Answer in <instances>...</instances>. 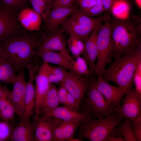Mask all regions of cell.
Returning <instances> with one entry per match:
<instances>
[{"label":"cell","mask_w":141,"mask_h":141,"mask_svg":"<svg viewBox=\"0 0 141 141\" xmlns=\"http://www.w3.org/2000/svg\"><path fill=\"white\" fill-rule=\"evenodd\" d=\"M80 10L83 13L90 17L96 16L105 12L101 0H97L96 4L90 9L84 10Z\"/></svg>","instance_id":"34"},{"label":"cell","mask_w":141,"mask_h":141,"mask_svg":"<svg viewBox=\"0 0 141 141\" xmlns=\"http://www.w3.org/2000/svg\"><path fill=\"white\" fill-rule=\"evenodd\" d=\"M67 42L70 52L75 57L81 54L84 49V43L77 38L70 36Z\"/></svg>","instance_id":"30"},{"label":"cell","mask_w":141,"mask_h":141,"mask_svg":"<svg viewBox=\"0 0 141 141\" xmlns=\"http://www.w3.org/2000/svg\"><path fill=\"white\" fill-rule=\"evenodd\" d=\"M4 55V50L1 46L0 45V55Z\"/></svg>","instance_id":"46"},{"label":"cell","mask_w":141,"mask_h":141,"mask_svg":"<svg viewBox=\"0 0 141 141\" xmlns=\"http://www.w3.org/2000/svg\"><path fill=\"white\" fill-rule=\"evenodd\" d=\"M41 114L61 119L63 121V124L81 122L88 121L92 119L91 116L86 112L80 113L64 107H57L53 109L43 111Z\"/></svg>","instance_id":"16"},{"label":"cell","mask_w":141,"mask_h":141,"mask_svg":"<svg viewBox=\"0 0 141 141\" xmlns=\"http://www.w3.org/2000/svg\"><path fill=\"white\" fill-rule=\"evenodd\" d=\"M60 104L57 90L52 83H50L49 89L43 98L40 105V115L43 111L54 109Z\"/></svg>","instance_id":"24"},{"label":"cell","mask_w":141,"mask_h":141,"mask_svg":"<svg viewBox=\"0 0 141 141\" xmlns=\"http://www.w3.org/2000/svg\"><path fill=\"white\" fill-rule=\"evenodd\" d=\"M0 100H1V99H0Z\"/></svg>","instance_id":"47"},{"label":"cell","mask_w":141,"mask_h":141,"mask_svg":"<svg viewBox=\"0 0 141 141\" xmlns=\"http://www.w3.org/2000/svg\"><path fill=\"white\" fill-rule=\"evenodd\" d=\"M123 104L115 109L118 117L123 121L125 119L132 121L141 114V94L135 88H131L126 93Z\"/></svg>","instance_id":"10"},{"label":"cell","mask_w":141,"mask_h":141,"mask_svg":"<svg viewBox=\"0 0 141 141\" xmlns=\"http://www.w3.org/2000/svg\"><path fill=\"white\" fill-rule=\"evenodd\" d=\"M133 131L137 141H141V114L132 121Z\"/></svg>","instance_id":"36"},{"label":"cell","mask_w":141,"mask_h":141,"mask_svg":"<svg viewBox=\"0 0 141 141\" xmlns=\"http://www.w3.org/2000/svg\"><path fill=\"white\" fill-rule=\"evenodd\" d=\"M33 9L40 16L45 22L51 9L43 0H29Z\"/></svg>","instance_id":"29"},{"label":"cell","mask_w":141,"mask_h":141,"mask_svg":"<svg viewBox=\"0 0 141 141\" xmlns=\"http://www.w3.org/2000/svg\"><path fill=\"white\" fill-rule=\"evenodd\" d=\"M26 3V0H0V7L15 12L22 8Z\"/></svg>","instance_id":"33"},{"label":"cell","mask_w":141,"mask_h":141,"mask_svg":"<svg viewBox=\"0 0 141 141\" xmlns=\"http://www.w3.org/2000/svg\"><path fill=\"white\" fill-rule=\"evenodd\" d=\"M39 39L30 34H17L0 43L4 56L11 63L15 72L33 63V58L37 56L36 48Z\"/></svg>","instance_id":"2"},{"label":"cell","mask_w":141,"mask_h":141,"mask_svg":"<svg viewBox=\"0 0 141 141\" xmlns=\"http://www.w3.org/2000/svg\"><path fill=\"white\" fill-rule=\"evenodd\" d=\"M75 57V60H73L72 61L73 72L83 76L91 75L88 65L85 59L80 56Z\"/></svg>","instance_id":"28"},{"label":"cell","mask_w":141,"mask_h":141,"mask_svg":"<svg viewBox=\"0 0 141 141\" xmlns=\"http://www.w3.org/2000/svg\"><path fill=\"white\" fill-rule=\"evenodd\" d=\"M105 12L109 11L110 8L114 2L116 0H101Z\"/></svg>","instance_id":"41"},{"label":"cell","mask_w":141,"mask_h":141,"mask_svg":"<svg viewBox=\"0 0 141 141\" xmlns=\"http://www.w3.org/2000/svg\"><path fill=\"white\" fill-rule=\"evenodd\" d=\"M136 3L138 7L141 9V0H135Z\"/></svg>","instance_id":"44"},{"label":"cell","mask_w":141,"mask_h":141,"mask_svg":"<svg viewBox=\"0 0 141 141\" xmlns=\"http://www.w3.org/2000/svg\"><path fill=\"white\" fill-rule=\"evenodd\" d=\"M63 122L56 117L40 115L34 121V141H53L55 129Z\"/></svg>","instance_id":"11"},{"label":"cell","mask_w":141,"mask_h":141,"mask_svg":"<svg viewBox=\"0 0 141 141\" xmlns=\"http://www.w3.org/2000/svg\"><path fill=\"white\" fill-rule=\"evenodd\" d=\"M46 4L49 6L52 7L53 0H43Z\"/></svg>","instance_id":"43"},{"label":"cell","mask_w":141,"mask_h":141,"mask_svg":"<svg viewBox=\"0 0 141 141\" xmlns=\"http://www.w3.org/2000/svg\"><path fill=\"white\" fill-rule=\"evenodd\" d=\"M63 68L60 66H51L48 78L50 83H60L63 80L67 72Z\"/></svg>","instance_id":"31"},{"label":"cell","mask_w":141,"mask_h":141,"mask_svg":"<svg viewBox=\"0 0 141 141\" xmlns=\"http://www.w3.org/2000/svg\"><path fill=\"white\" fill-rule=\"evenodd\" d=\"M110 13L106 11L102 16L93 18L86 15L77 7L62 27L64 32L85 43L97 23L110 18Z\"/></svg>","instance_id":"4"},{"label":"cell","mask_w":141,"mask_h":141,"mask_svg":"<svg viewBox=\"0 0 141 141\" xmlns=\"http://www.w3.org/2000/svg\"><path fill=\"white\" fill-rule=\"evenodd\" d=\"M77 7H70L51 8L45 22L44 27L48 32H51L62 25Z\"/></svg>","instance_id":"19"},{"label":"cell","mask_w":141,"mask_h":141,"mask_svg":"<svg viewBox=\"0 0 141 141\" xmlns=\"http://www.w3.org/2000/svg\"><path fill=\"white\" fill-rule=\"evenodd\" d=\"M112 57L114 60L141 47V18H110Z\"/></svg>","instance_id":"1"},{"label":"cell","mask_w":141,"mask_h":141,"mask_svg":"<svg viewBox=\"0 0 141 141\" xmlns=\"http://www.w3.org/2000/svg\"><path fill=\"white\" fill-rule=\"evenodd\" d=\"M93 84L95 87L104 96L108 103L113 104L117 108L121 106L120 102L128 90L119 86H115L104 80L101 75L98 76Z\"/></svg>","instance_id":"15"},{"label":"cell","mask_w":141,"mask_h":141,"mask_svg":"<svg viewBox=\"0 0 141 141\" xmlns=\"http://www.w3.org/2000/svg\"><path fill=\"white\" fill-rule=\"evenodd\" d=\"M11 63L4 55H0V81L5 84H11L15 75Z\"/></svg>","instance_id":"25"},{"label":"cell","mask_w":141,"mask_h":141,"mask_svg":"<svg viewBox=\"0 0 141 141\" xmlns=\"http://www.w3.org/2000/svg\"><path fill=\"white\" fill-rule=\"evenodd\" d=\"M68 91L66 88L62 85L57 90V93L60 104H63L66 100Z\"/></svg>","instance_id":"40"},{"label":"cell","mask_w":141,"mask_h":141,"mask_svg":"<svg viewBox=\"0 0 141 141\" xmlns=\"http://www.w3.org/2000/svg\"><path fill=\"white\" fill-rule=\"evenodd\" d=\"M110 19L100 25L98 31L97 40L98 54L95 71L97 76L101 75L107 64L111 61Z\"/></svg>","instance_id":"7"},{"label":"cell","mask_w":141,"mask_h":141,"mask_svg":"<svg viewBox=\"0 0 141 141\" xmlns=\"http://www.w3.org/2000/svg\"><path fill=\"white\" fill-rule=\"evenodd\" d=\"M92 74L83 76L70 71H67L60 83L74 98L79 107L89 86Z\"/></svg>","instance_id":"8"},{"label":"cell","mask_w":141,"mask_h":141,"mask_svg":"<svg viewBox=\"0 0 141 141\" xmlns=\"http://www.w3.org/2000/svg\"><path fill=\"white\" fill-rule=\"evenodd\" d=\"M130 5L127 0H116L112 4L109 10L114 16L118 19L129 18Z\"/></svg>","instance_id":"27"},{"label":"cell","mask_w":141,"mask_h":141,"mask_svg":"<svg viewBox=\"0 0 141 141\" xmlns=\"http://www.w3.org/2000/svg\"><path fill=\"white\" fill-rule=\"evenodd\" d=\"M34 122L30 120L20 121L13 130L9 139L11 141H34Z\"/></svg>","instance_id":"22"},{"label":"cell","mask_w":141,"mask_h":141,"mask_svg":"<svg viewBox=\"0 0 141 141\" xmlns=\"http://www.w3.org/2000/svg\"><path fill=\"white\" fill-rule=\"evenodd\" d=\"M141 62V47L115 60L101 75L105 81H112L128 90L133 84L136 70Z\"/></svg>","instance_id":"3"},{"label":"cell","mask_w":141,"mask_h":141,"mask_svg":"<svg viewBox=\"0 0 141 141\" xmlns=\"http://www.w3.org/2000/svg\"><path fill=\"white\" fill-rule=\"evenodd\" d=\"M81 139L78 138H74V137L72 138L70 141H83Z\"/></svg>","instance_id":"45"},{"label":"cell","mask_w":141,"mask_h":141,"mask_svg":"<svg viewBox=\"0 0 141 141\" xmlns=\"http://www.w3.org/2000/svg\"><path fill=\"white\" fill-rule=\"evenodd\" d=\"M17 17L19 22L27 30H39L42 18L33 9L29 8H23L17 15Z\"/></svg>","instance_id":"21"},{"label":"cell","mask_w":141,"mask_h":141,"mask_svg":"<svg viewBox=\"0 0 141 141\" xmlns=\"http://www.w3.org/2000/svg\"><path fill=\"white\" fill-rule=\"evenodd\" d=\"M37 56L40 57L44 62L58 65L73 72V59L67 52L46 51L37 52Z\"/></svg>","instance_id":"20"},{"label":"cell","mask_w":141,"mask_h":141,"mask_svg":"<svg viewBox=\"0 0 141 141\" xmlns=\"http://www.w3.org/2000/svg\"><path fill=\"white\" fill-rule=\"evenodd\" d=\"M28 74V79L27 82L24 100V111L23 119L25 121L30 120L35 105V90L33 81L36 73L39 68L38 64H30L27 66Z\"/></svg>","instance_id":"14"},{"label":"cell","mask_w":141,"mask_h":141,"mask_svg":"<svg viewBox=\"0 0 141 141\" xmlns=\"http://www.w3.org/2000/svg\"><path fill=\"white\" fill-rule=\"evenodd\" d=\"M74 0H53L51 8L66 7L73 5Z\"/></svg>","instance_id":"38"},{"label":"cell","mask_w":141,"mask_h":141,"mask_svg":"<svg viewBox=\"0 0 141 141\" xmlns=\"http://www.w3.org/2000/svg\"><path fill=\"white\" fill-rule=\"evenodd\" d=\"M63 104L64 107L71 110L78 111L80 110V107L77 104L75 99L68 92Z\"/></svg>","instance_id":"35"},{"label":"cell","mask_w":141,"mask_h":141,"mask_svg":"<svg viewBox=\"0 0 141 141\" xmlns=\"http://www.w3.org/2000/svg\"><path fill=\"white\" fill-rule=\"evenodd\" d=\"M125 140L121 136L119 135L118 137L113 136H109L107 138L106 141H125Z\"/></svg>","instance_id":"42"},{"label":"cell","mask_w":141,"mask_h":141,"mask_svg":"<svg viewBox=\"0 0 141 141\" xmlns=\"http://www.w3.org/2000/svg\"><path fill=\"white\" fill-rule=\"evenodd\" d=\"M27 82L26 81L24 69L19 72L15 76L12 84L13 89L9 90L6 86V91L14 109L15 113L20 121L23 119L24 111V100Z\"/></svg>","instance_id":"9"},{"label":"cell","mask_w":141,"mask_h":141,"mask_svg":"<svg viewBox=\"0 0 141 141\" xmlns=\"http://www.w3.org/2000/svg\"><path fill=\"white\" fill-rule=\"evenodd\" d=\"M13 123L4 120H0V141L9 140L14 129Z\"/></svg>","instance_id":"32"},{"label":"cell","mask_w":141,"mask_h":141,"mask_svg":"<svg viewBox=\"0 0 141 141\" xmlns=\"http://www.w3.org/2000/svg\"><path fill=\"white\" fill-rule=\"evenodd\" d=\"M19 22L15 12L0 7V43L17 34L20 28Z\"/></svg>","instance_id":"17"},{"label":"cell","mask_w":141,"mask_h":141,"mask_svg":"<svg viewBox=\"0 0 141 141\" xmlns=\"http://www.w3.org/2000/svg\"><path fill=\"white\" fill-rule=\"evenodd\" d=\"M123 121L116 113L97 119H91L81 122L78 135L80 139L86 138L91 141H106L113 130Z\"/></svg>","instance_id":"5"},{"label":"cell","mask_w":141,"mask_h":141,"mask_svg":"<svg viewBox=\"0 0 141 141\" xmlns=\"http://www.w3.org/2000/svg\"><path fill=\"white\" fill-rule=\"evenodd\" d=\"M51 66L48 63L44 62L40 66L37 74L35 75L34 120L38 118L40 115L39 108L40 103L50 87V83L48 77Z\"/></svg>","instance_id":"13"},{"label":"cell","mask_w":141,"mask_h":141,"mask_svg":"<svg viewBox=\"0 0 141 141\" xmlns=\"http://www.w3.org/2000/svg\"><path fill=\"white\" fill-rule=\"evenodd\" d=\"M62 27L48 32L39 39L36 48L37 52L46 51H58L67 52L66 42Z\"/></svg>","instance_id":"12"},{"label":"cell","mask_w":141,"mask_h":141,"mask_svg":"<svg viewBox=\"0 0 141 141\" xmlns=\"http://www.w3.org/2000/svg\"><path fill=\"white\" fill-rule=\"evenodd\" d=\"M93 75L86 92V97L80 104V110L86 112L93 119L110 116L115 112L116 107L108 103L103 95L94 86Z\"/></svg>","instance_id":"6"},{"label":"cell","mask_w":141,"mask_h":141,"mask_svg":"<svg viewBox=\"0 0 141 141\" xmlns=\"http://www.w3.org/2000/svg\"><path fill=\"white\" fill-rule=\"evenodd\" d=\"M76 2L80 7L81 10L90 8L97 3V0H76Z\"/></svg>","instance_id":"39"},{"label":"cell","mask_w":141,"mask_h":141,"mask_svg":"<svg viewBox=\"0 0 141 141\" xmlns=\"http://www.w3.org/2000/svg\"><path fill=\"white\" fill-rule=\"evenodd\" d=\"M133 83L137 91L141 94V62L138 66L133 77Z\"/></svg>","instance_id":"37"},{"label":"cell","mask_w":141,"mask_h":141,"mask_svg":"<svg viewBox=\"0 0 141 141\" xmlns=\"http://www.w3.org/2000/svg\"><path fill=\"white\" fill-rule=\"evenodd\" d=\"M112 135H121L126 141H137L133 131L132 121L125 119L124 122L113 130L111 134Z\"/></svg>","instance_id":"26"},{"label":"cell","mask_w":141,"mask_h":141,"mask_svg":"<svg viewBox=\"0 0 141 141\" xmlns=\"http://www.w3.org/2000/svg\"><path fill=\"white\" fill-rule=\"evenodd\" d=\"M81 122L63 123L55 129L53 141H70Z\"/></svg>","instance_id":"23"},{"label":"cell","mask_w":141,"mask_h":141,"mask_svg":"<svg viewBox=\"0 0 141 141\" xmlns=\"http://www.w3.org/2000/svg\"><path fill=\"white\" fill-rule=\"evenodd\" d=\"M102 22H100L97 23L92 30L85 43L84 49L81 54L82 57L88 65L91 74L95 73V61L98 54L97 43V36L99 27Z\"/></svg>","instance_id":"18"}]
</instances>
